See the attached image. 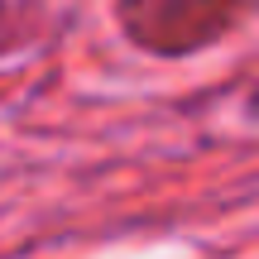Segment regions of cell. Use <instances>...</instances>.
<instances>
[{"label": "cell", "mask_w": 259, "mask_h": 259, "mask_svg": "<svg viewBox=\"0 0 259 259\" xmlns=\"http://www.w3.org/2000/svg\"><path fill=\"white\" fill-rule=\"evenodd\" d=\"M254 5L259 0H115L111 15L130 48L178 63L231 38Z\"/></svg>", "instance_id": "6da1fadb"}, {"label": "cell", "mask_w": 259, "mask_h": 259, "mask_svg": "<svg viewBox=\"0 0 259 259\" xmlns=\"http://www.w3.org/2000/svg\"><path fill=\"white\" fill-rule=\"evenodd\" d=\"M245 115H250V120L259 125V87H254V92H250V96H245Z\"/></svg>", "instance_id": "3957f363"}, {"label": "cell", "mask_w": 259, "mask_h": 259, "mask_svg": "<svg viewBox=\"0 0 259 259\" xmlns=\"http://www.w3.org/2000/svg\"><path fill=\"white\" fill-rule=\"evenodd\" d=\"M19 10L10 5V0H0V53H10V48H19Z\"/></svg>", "instance_id": "7a4b0ae2"}]
</instances>
